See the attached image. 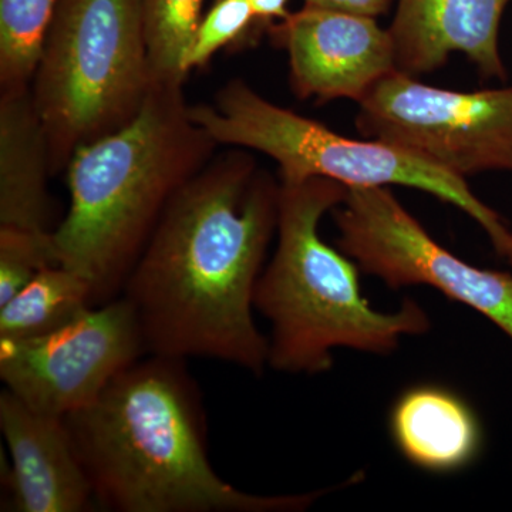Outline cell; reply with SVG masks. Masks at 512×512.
Masks as SVG:
<instances>
[{"instance_id":"1","label":"cell","mask_w":512,"mask_h":512,"mask_svg":"<svg viewBox=\"0 0 512 512\" xmlns=\"http://www.w3.org/2000/svg\"><path fill=\"white\" fill-rule=\"evenodd\" d=\"M279 190L247 150L231 148L177 192L121 292L148 353L220 360L255 376L268 369L254 299Z\"/></svg>"},{"instance_id":"2","label":"cell","mask_w":512,"mask_h":512,"mask_svg":"<svg viewBox=\"0 0 512 512\" xmlns=\"http://www.w3.org/2000/svg\"><path fill=\"white\" fill-rule=\"evenodd\" d=\"M187 360L148 355L64 417L97 507L116 512H295L325 494L256 495L218 476Z\"/></svg>"},{"instance_id":"3","label":"cell","mask_w":512,"mask_h":512,"mask_svg":"<svg viewBox=\"0 0 512 512\" xmlns=\"http://www.w3.org/2000/svg\"><path fill=\"white\" fill-rule=\"evenodd\" d=\"M183 87L154 79L136 119L80 147L64 171L70 202L52 232L57 264L89 281L96 305L121 295L170 202L215 157Z\"/></svg>"},{"instance_id":"4","label":"cell","mask_w":512,"mask_h":512,"mask_svg":"<svg viewBox=\"0 0 512 512\" xmlns=\"http://www.w3.org/2000/svg\"><path fill=\"white\" fill-rule=\"evenodd\" d=\"M279 184L278 239L254 299L271 323L268 366L315 376L332 369L333 350L389 355L407 336L424 335L430 318L419 303L377 311L363 296L359 265L320 237V221L348 188L326 178Z\"/></svg>"},{"instance_id":"5","label":"cell","mask_w":512,"mask_h":512,"mask_svg":"<svg viewBox=\"0 0 512 512\" xmlns=\"http://www.w3.org/2000/svg\"><path fill=\"white\" fill-rule=\"evenodd\" d=\"M190 116L218 147L258 151L274 160L279 183L326 178L346 188L400 185L427 192L476 221L497 254L507 255L512 232L467 181L403 148L342 136L266 100L241 79L229 80L211 104L190 106Z\"/></svg>"},{"instance_id":"6","label":"cell","mask_w":512,"mask_h":512,"mask_svg":"<svg viewBox=\"0 0 512 512\" xmlns=\"http://www.w3.org/2000/svg\"><path fill=\"white\" fill-rule=\"evenodd\" d=\"M153 82L143 0H60L32 83L52 175L136 119Z\"/></svg>"},{"instance_id":"7","label":"cell","mask_w":512,"mask_h":512,"mask_svg":"<svg viewBox=\"0 0 512 512\" xmlns=\"http://www.w3.org/2000/svg\"><path fill=\"white\" fill-rule=\"evenodd\" d=\"M357 131L466 180L512 173V86L457 92L393 72L359 101Z\"/></svg>"},{"instance_id":"8","label":"cell","mask_w":512,"mask_h":512,"mask_svg":"<svg viewBox=\"0 0 512 512\" xmlns=\"http://www.w3.org/2000/svg\"><path fill=\"white\" fill-rule=\"evenodd\" d=\"M338 247L399 291L426 285L493 322L512 340V275L468 264L440 245L389 187L348 188L332 211Z\"/></svg>"},{"instance_id":"9","label":"cell","mask_w":512,"mask_h":512,"mask_svg":"<svg viewBox=\"0 0 512 512\" xmlns=\"http://www.w3.org/2000/svg\"><path fill=\"white\" fill-rule=\"evenodd\" d=\"M146 355L136 312L120 295L45 336L0 339V379L32 409L64 419Z\"/></svg>"},{"instance_id":"10","label":"cell","mask_w":512,"mask_h":512,"mask_svg":"<svg viewBox=\"0 0 512 512\" xmlns=\"http://www.w3.org/2000/svg\"><path fill=\"white\" fill-rule=\"evenodd\" d=\"M268 33L288 53L289 82L299 99L359 103L396 72L389 29L372 16L302 6Z\"/></svg>"},{"instance_id":"11","label":"cell","mask_w":512,"mask_h":512,"mask_svg":"<svg viewBox=\"0 0 512 512\" xmlns=\"http://www.w3.org/2000/svg\"><path fill=\"white\" fill-rule=\"evenodd\" d=\"M0 431L10 456L3 511L86 512L97 507L63 417L37 412L5 389Z\"/></svg>"},{"instance_id":"12","label":"cell","mask_w":512,"mask_h":512,"mask_svg":"<svg viewBox=\"0 0 512 512\" xmlns=\"http://www.w3.org/2000/svg\"><path fill=\"white\" fill-rule=\"evenodd\" d=\"M510 0H399L389 26L396 72H436L454 53L488 79H505L500 25Z\"/></svg>"},{"instance_id":"13","label":"cell","mask_w":512,"mask_h":512,"mask_svg":"<svg viewBox=\"0 0 512 512\" xmlns=\"http://www.w3.org/2000/svg\"><path fill=\"white\" fill-rule=\"evenodd\" d=\"M390 431L402 456L430 473L461 470L481 447L473 409L458 394L434 384L412 387L396 400Z\"/></svg>"},{"instance_id":"14","label":"cell","mask_w":512,"mask_h":512,"mask_svg":"<svg viewBox=\"0 0 512 512\" xmlns=\"http://www.w3.org/2000/svg\"><path fill=\"white\" fill-rule=\"evenodd\" d=\"M49 144L32 89L0 94V227L49 231Z\"/></svg>"},{"instance_id":"15","label":"cell","mask_w":512,"mask_h":512,"mask_svg":"<svg viewBox=\"0 0 512 512\" xmlns=\"http://www.w3.org/2000/svg\"><path fill=\"white\" fill-rule=\"evenodd\" d=\"M93 306V288L86 278L63 265L47 266L0 306V339L45 336L69 325Z\"/></svg>"},{"instance_id":"16","label":"cell","mask_w":512,"mask_h":512,"mask_svg":"<svg viewBox=\"0 0 512 512\" xmlns=\"http://www.w3.org/2000/svg\"><path fill=\"white\" fill-rule=\"evenodd\" d=\"M60 0H0V94L32 89Z\"/></svg>"},{"instance_id":"17","label":"cell","mask_w":512,"mask_h":512,"mask_svg":"<svg viewBox=\"0 0 512 512\" xmlns=\"http://www.w3.org/2000/svg\"><path fill=\"white\" fill-rule=\"evenodd\" d=\"M205 0H143L151 72L157 80H187L184 60Z\"/></svg>"},{"instance_id":"18","label":"cell","mask_w":512,"mask_h":512,"mask_svg":"<svg viewBox=\"0 0 512 512\" xmlns=\"http://www.w3.org/2000/svg\"><path fill=\"white\" fill-rule=\"evenodd\" d=\"M259 36L251 0H214L202 15L184 60V73L205 66L225 47L245 45Z\"/></svg>"},{"instance_id":"19","label":"cell","mask_w":512,"mask_h":512,"mask_svg":"<svg viewBox=\"0 0 512 512\" xmlns=\"http://www.w3.org/2000/svg\"><path fill=\"white\" fill-rule=\"evenodd\" d=\"M52 232L0 227V306L40 271L57 265Z\"/></svg>"},{"instance_id":"20","label":"cell","mask_w":512,"mask_h":512,"mask_svg":"<svg viewBox=\"0 0 512 512\" xmlns=\"http://www.w3.org/2000/svg\"><path fill=\"white\" fill-rule=\"evenodd\" d=\"M303 6L340 10V12L372 16L377 19L389 12L392 0H303Z\"/></svg>"},{"instance_id":"21","label":"cell","mask_w":512,"mask_h":512,"mask_svg":"<svg viewBox=\"0 0 512 512\" xmlns=\"http://www.w3.org/2000/svg\"><path fill=\"white\" fill-rule=\"evenodd\" d=\"M289 0H251L252 8L255 10L258 32H268L271 26L281 22L289 15Z\"/></svg>"},{"instance_id":"22","label":"cell","mask_w":512,"mask_h":512,"mask_svg":"<svg viewBox=\"0 0 512 512\" xmlns=\"http://www.w3.org/2000/svg\"><path fill=\"white\" fill-rule=\"evenodd\" d=\"M505 256H507L508 261H510V264L512 265V237H511L510 247H508L507 255H505Z\"/></svg>"}]
</instances>
